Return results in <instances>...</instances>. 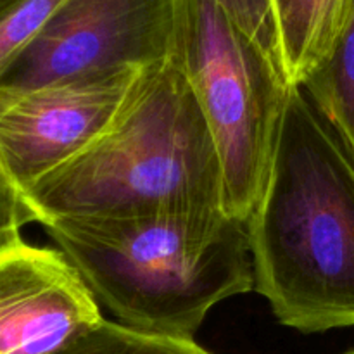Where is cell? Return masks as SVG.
<instances>
[{"mask_svg": "<svg viewBox=\"0 0 354 354\" xmlns=\"http://www.w3.org/2000/svg\"><path fill=\"white\" fill-rule=\"evenodd\" d=\"M52 354H211L196 341L159 337L100 320Z\"/></svg>", "mask_w": 354, "mask_h": 354, "instance_id": "30bf717a", "label": "cell"}, {"mask_svg": "<svg viewBox=\"0 0 354 354\" xmlns=\"http://www.w3.org/2000/svg\"><path fill=\"white\" fill-rule=\"evenodd\" d=\"M299 86L354 154V3L328 54Z\"/></svg>", "mask_w": 354, "mask_h": 354, "instance_id": "9c48e42d", "label": "cell"}, {"mask_svg": "<svg viewBox=\"0 0 354 354\" xmlns=\"http://www.w3.org/2000/svg\"><path fill=\"white\" fill-rule=\"evenodd\" d=\"M342 354H354V349H349V351H346V353H342Z\"/></svg>", "mask_w": 354, "mask_h": 354, "instance_id": "5bb4252c", "label": "cell"}, {"mask_svg": "<svg viewBox=\"0 0 354 354\" xmlns=\"http://www.w3.org/2000/svg\"><path fill=\"white\" fill-rule=\"evenodd\" d=\"M178 10L180 0H62L0 76V90L161 64L175 54Z\"/></svg>", "mask_w": 354, "mask_h": 354, "instance_id": "5b68a950", "label": "cell"}, {"mask_svg": "<svg viewBox=\"0 0 354 354\" xmlns=\"http://www.w3.org/2000/svg\"><path fill=\"white\" fill-rule=\"evenodd\" d=\"M118 324L194 341L207 313L254 290L245 221L227 209L88 218L45 225Z\"/></svg>", "mask_w": 354, "mask_h": 354, "instance_id": "3957f363", "label": "cell"}, {"mask_svg": "<svg viewBox=\"0 0 354 354\" xmlns=\"http://www.w3.org/2000/svg\"><path fill=\"white\" fill-rule=\"evenodd\" d=\"M245 225L254 290L280 325L354 327V154L297 85Z\"/></svg>", "mask_w": 354, "mask_h": 354, "instance_id": "6da1fadb", "label": "cell"}, {"mask_svg": "<svg viewBox=\"0 0 354 354\" xmlns=\"http://www.w3.org/2000/svg\"><path fill=\"white\" fill-rule=\"evenodd\" d=\"M216 2L248 37H251L280 64L272 0H216Z\"/></svg>", "mask_w": 354, "mask_h": 354, "instance_id": "7c38bea8", "label": "cell"}, {"mask_svg": "<svg viewBox=\"0 0 354 354\" xmlns=\"http://www.w3.org/2000/svg\"><path fill=\"white\" fill-rule=\"evenodd\" d=\"M62 0H0V76L33 41Z\"/></svg>", "mask_w": 354, "mask_h": 354, "instance_id": "8fae6325", "label": "cell"}, {"mask_svg": "<svg viewBox=\"0 0 354 354\" xmlns=\"http://www.w3.org/2000/svg\"><path fill=\"white\" fill-rule=\"evenodd\" d=\"M173 59L213 135L225 209L248 221L265 189L290 83L216 0H180Z\"/></svg>", "mask_w": 354, "mask_h": 354, "instance_id": "277c9868", "label": "cell"}, {"mask_svg": "<svg viewBox=\"0 0 354 354\" xmlns=\"http://www.w3.org/2000/svg\"><path fill=\"white\" fill-rule=\"evenodd\" d=\"M100 320L62 251L23 241L0 254V354H52Z\"/></svg>", "mask_w": 354, "mask_h": 354, "instance_id": "52a82bcc", "label": "cell"}, {"mask_svg": "<svg viewBox=\"0 0 354 354\" xmlns=\"http://www.w3.org/2000/svg\"><path fill=\"white\" fill-rule=\"evenodd\" d=\"M140 71L0 90V159L17 187L23 190L88 147L118 116Z\"/></svg>", "mask_w": 354, "mask_h": 354, "instance_id": "8992f818", "label": "cell"}, {"mask_svg": "<svg viewBox=\"0 0 354 354\" xmlns=\"http://www.w3.org/2000/svg\"><path fill=\"white\" fill-rule=\"evenodd\" d=\"M31 221L35 218L24 201L23 190L0 159V254L23 242L21 232Z\"/></svg>", "mask_w": 354, "mask_h": 354, "instance_id": "4fadbf2b", "label": "cell"}, {"mask_svg": "<svg viewBox=\"0 0 354 354\" xmlns=\"http://www.w3.org/2000/svg\"><path fill=\"white\" fill-rule=\"evenodd\" d=\"M40 225L225 209L213 135L175 59L144 69L113 123L76 158L23 189Z\"/></svg>", "mask_w": 354, "mask_h": 354, "instance_id": "7a4b0ae2", "label": "cell"}, {"mask_svg": "<svg viewBox=\"0 0 354 354\" xmlns=\"http://www.w3.org/2000/svg\"><path fill=\"white\" fill-rule=\"evenodd\" d=\"M354 0H272L279 55L286 78L297 85L324 61Z\"/></svg>", "mask_w": 354, "mask_h": 354, "instance_id": "ba28073f", "label": "cell"}]
</instances>
